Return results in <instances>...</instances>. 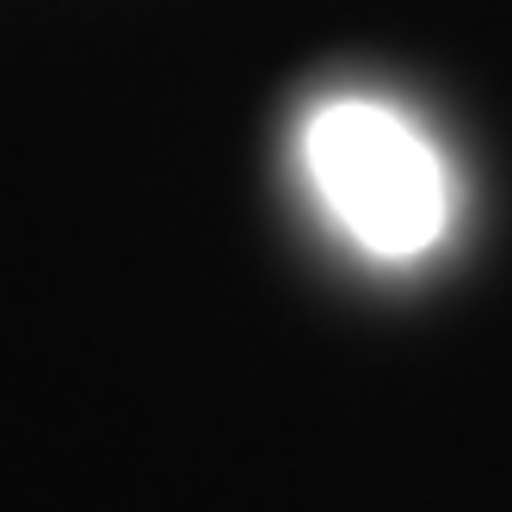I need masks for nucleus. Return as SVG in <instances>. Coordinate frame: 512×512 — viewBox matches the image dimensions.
Instances as JSON below:
<instances>
[{
    "label": "nucleus",
    "mask_w": 512,
    "mask_h": 512,
    "mask_svg": "<svg viewBox=\"0 0 512 512\" xmlns=\"http://www.w3.org/2000/svg\"><path fill=\"white\" fill-rule=\"evenodd\" d=\"M303 161L327 210L383 260L426 253L451 223V179L432 142L377 99H334L303 130Z\"/></svg>",
    "instance_id": "obj_1"
}]
</instances>
